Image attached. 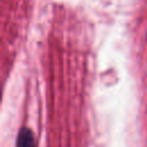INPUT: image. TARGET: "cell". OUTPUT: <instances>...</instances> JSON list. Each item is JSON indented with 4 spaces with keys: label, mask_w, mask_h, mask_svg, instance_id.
<instances>
[{
    "label": "cell",
    "mask_w": 147,
    "mask_h": 147,
    "mask_svg": "<svg viewBox=\"0 0 147 147\" xmlns=\"http://www.w3.org/2000/svg\"><path fill=\"white\" fill-rule=\"evenodd\" d=\"M17 147H36L34 138L29 129L24 127L20 131L17 137Z\"/></svg>",
    "instance_id": "obj_1"
}]
</instances>
